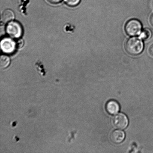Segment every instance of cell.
<instances>
[{"label": "cell", "instance_id": "1", "mask_svg": "<svg viewBox=\"0 0 153 153\" xmlns=\"http://www.w3.org/2000/svg\"><path fill=\"white\" fill-rule=\"evenodd\" d=\"M144 48L143 42L137 37L129 39L126 42L125 49L126 52L132 55H137L142 53Z\"/></svg>", "mask_w": 153, "mask_h": 153}, {"label": "cell", "instance_id": "2", "mask_svg": "<svg viewBox=\"0 0 153 153\" xmlns=\"http://www.w3.org/2000/svg\"><path fill=\"white\" fill-rule=\"evenodd\" d=\"M142 25L139 20L131 19L126 24L125 30L126 33L130 36H137L140 33Z\"/></svg>", "mask_w": 153, "mask_h": 153}, {"label": "cell", "instance_id": "3", "mask_svg": "<svg viewBox=\"0 0 153 153\" xmlns=\"http://www.w3.org/2000/svg\"><path fill=\"white\" fill-rule=\"evenodd\" d=\"M6 31L13 38H19L22 36V29L20 24L16 22H9L6 27Z\"/></svg>", "mask_w": 153, "mask_h": 153}, {"label": "cell", "instance_id": "4", "mask_svg": "<svg viewBox=\"0 0 153 153\" xmlns=\"http://www.w3.org/2000/svg\"><path fill=\"white\" fill-rule=\"evenodd\" d=\"M1 45L3 52L8 54L13 53L16 48V43L10 38L3 39L1 42Z\"/></svg>", "mask_w": 153, "mask_h": 153}, {"label": "cell", "instance_id": "5", "mask_svg": "<svg viewBox=\"0 0 153 153\" xmlns=\"http://www.w3.org/2000/svg\"><path fill=\"white\" fill-rule=\"evenodd\" d=\"M113 122L114 125L116 128L123 130L128 126V120L126 115L121 113L114 117Z\"/></svg>", "mask_w": 153, "mask_h": 153}, {"label": "cell", "instance_id": "6", "mask_svg": "<svg viewBox=\"0 0 153 153\" xmlns=\"http://www.w3.org/2000/svg\"><path fill=\"white\" fill-rule=\"evenodd\" d=\"M110 138V140L114 143H121L125 139V133L120 130H115L111 133Z\"/></svg>", "mask_w": 153, "mask_h": 153}, {"label": "cell", "instance_id": "7", "mask_svg": "<svg viewBox=\"0 0 153 153\" xmlns=\"http://www.w3.org/2000/svg\"><path fill=\"white\" fill-rule=\"evenodd\" d=\"M105 108L108 113L111 115H115L119 111L120 106L117 102L111 100L106 103Z\"/></svg>", "mask_w": 153, "mask_h": 153}, {"label": "cell", "instance_id": "8", "mask_svg": "<svg viewBox=\"0 0 153 153\" xmlns=\"http://www.w3.org/2000/svg\"><path fill=\"white\" fill-rule=\"evenodd\" d=\"M15 15L13 12L10 9H7L3 11L1 15V19L4 23H7L14 19Z\"/></svg>", "mask_w": 153, "mask_h": 153}, {"label": "cell", "instance_id": "9", "mask_svg": "<svg viewBox=\"0 0 153 153\" xmlns=\"http://www.w3.org/2000/svg\"><path fill=\"white\" fill-rule=\"evenodd\" d=\"M10 59L6 55H1L0 58V67L1 69L7 68L10 65Z\"/></svg>", "mask_w": 153, "mask_h": 153}, {"label": "cell", "instance_id": "10", "mask_svg": "<svg viewBox=\"0 0 153 153\" xmlns=\"http://www.w3.org/2000/svg\"><path fill=\"white\" fill-rule=\"evenodd\" d=\"M151 35H152V33L150 30L148 28H146L144 30L143 33H142L141 37L144 39H147L150 38Z\"/></svg>", "mask_w": 153, "mask_h": 153}, {"label": "cell", "instance_id": "11", "mask_svg": "<svg viewBox=\"0 0 153 153\" xmlns=\"http://www.w3.org/2000/svg\"><path fill=\"white\" fill-rule=\"evenodd\" d=\"M65 1L67 5L70 7H74L79 4L80 0H65Z\"/></svg>", "mask_w": 153, "mask_h": 153}, {"label": "cell", "instance_id": "12", "mask_svg": "<svg viewBox=\"0 0 153 153\" xmlns=\"http://www.w3.org/2000/svg\"><path fill=\"white\" fill-rule=\"evenodd\" d=\"M24 45V42L22 40H19L16 43V48H21Z\"/></svg>", "mask_w": 153, "mask_h": 153}, {"label": "cell", "instance_id": "13", "mask_svg": "<svg viewBox=\"0 0 153 153\" xmlns=\"http://www.w3.org/2000/svg\"><path fill=\"white\" fill-rule=\"evenodd\" d=\"M148 52H149V55L151 57H153V45L150 46L148 49Z\"/></svg>", "mask_w": 153, "mask_h": 153}, {"label": "cell", "instance_id": "14", "mask_svg": "<svg viewBox=\"0 0 153 153\" xmlns=\"http://www.w3.org/2000/svg\"><path fill=\"white\" fill-rule=\"evenodd\" d=\"M49 2L52 4H56L62 1V0H47Z\"/></svg>", "mask_w": 153, "mask_h": 153}, {"label": "cell", "instance_id": "15", "mask_svg": "<svg viewBox=\"0 0 153 153\" xmlns=\"http://www.w3.org/2000/svg\"><path fill=\"white\" fill-rule=\"evenodd\" d=\"M150 22L151 25L153 26V14L150 17Z\"/></svg>", "mask_w": 153, "mask_h": 153}]
</instances>
